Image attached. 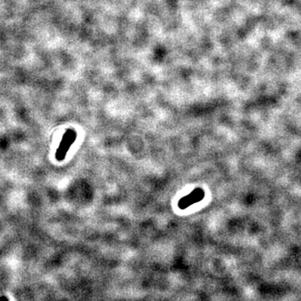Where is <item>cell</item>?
Listing matches in <instances>:
<instances>
[{"label":"cell","instance_id":"cell-1","mask_svg":"<svg viewBox=\"0 0 301 301\" xmlns=\"http://www.w3.org/2000/svg\"><path fill=\"white\" fill-rule=\"evenodd\" d=\"M77 133L73 129H70L64 135L61 144L56 151V158L59 162H62L66 158V154L71 148V145L76 142Z\"/></svg>","mask_w":301,"mask_h":301},{"label":"cell","instance_id":"cell-2","mask_svg":"<svg viewBox=\"0 0 301 301\" xmlns=\"http://www.w3.org/2000/svg\"><path fill=\"white\" fill-rule=\"evenodd\" d=\"M204 196H205V192L202 188H196L192 192H190L189 194L179 200L178 207L180 209H182V210L186 209L192 204L202 201Z\"/></svg>","mask_w":301,"mask_h":301}]
</instances>
